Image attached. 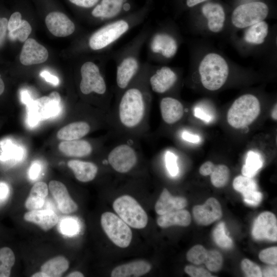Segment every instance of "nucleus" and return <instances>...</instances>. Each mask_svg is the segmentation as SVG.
Instances as JSON below:
<instances>
[{
    "mask_svg": "<svg viewBox=\"0 0 277 277\" xmlns=\"http://www.w3.org/2000/svg\"><path fill=\"white\" fill-rule=\"evenodd\" d=\"M152 30L149 25H145L129 42L113 53L116 84L119 90H124L140 72L142 64L141 52Z\"/></svg>",
    "mask_w": 277,
    "mask_h": 277,
    "instance_id": "f257e3e1",
    "label": "nucleus"
},
{
    "mask_svg": "<svg viewBox=\"0 0 277 277\" xmlns=\"http://www.w3.org/2000/svg\"><path fill=\"white\" fill-rule=\"evenodd\" d=\"M146 44L147 55L151 61L164 62L176 54L179 48L177 34L170 26H161L152 30Z\"/></svg>",
    "mask_w": 277,
    "mask_h": 277,
    "instance_id": "f03ea898",
    "label": "nucleus"
},
{
    "mask_svg": "<svg viewBox=\"0 0 277 277\" xmlns=\"http://www.w3.org/2000/svg\"><path fill=\"white\" fill-rule=\"evenodd\" d=\"M198 70L203 87L209 91H216L226 83L229 67L223 56L216 52H209L201 60Z\"/></svg>",
    "mask_w": 277,
    "mask_h": 277,
    "instance_id": "7ed1b4c3",
    "label": "nucleus"
},
{
    "mask_svg": "<svg viewBox=\"0 0 277 277\" xmlns=\"http://www.w3.org/2000/svg\"><path fill=\"white\" fill-rule=\"evenodd\" d=\"M260 110V102L255 96L244 94L236 98L228 110V123L236 129L246 127L258 117Z\"/></svg>",
    "mask_w": 277,
    "mask_h": 277,
    "instance_id": "20e7f679",
    "label": "nucleus"
},
{
    "mask_svg": "<svg viewBox=\"0 0 277 277\" xmlns=\"http://www.w3.org/2000/svg\"><path fill=\"white\" fill-rule=\"evenodd\" d=\"M113 208L118 216L129 226L143 229L148 223V216L140 204L133 197L124 195L113 203Z\"/></svg>",
    "mask_w": 277,
    "mask_h": 277,
    "instance_id": "39448f33",
    "label": "nucleus"
},
{
    "mask_svg": "<svg viewBox=\"0 0 277 277\" xmlns=\"http://www.w3.org/2000/svg\"><path fill=\"white\" fill-rule=\"evenodd\" d=\"M269 13V8L262 2H252L241 4L233 11L231 21L238 29L246 28L264 21Z\"/></svg>",
    "mask_w": 277,
    "mask_h": 277,
    "instance_id": "423d86ee",
    "label": "nucleus"
},
{
    "mask_svg": "<svg viewBox=\"0 0 277 277\" xmlns=\"http://www.w3.org/2000/svg\"><path fill=\"white\" fill-rule=\"evenodd\" d=\"M135 10L133 0H100L92 8L91 16L104 24L127 15Z\"/></svg>",
    "mask_w": 277,
    "mask_h": 277,
    "instance_id": "0eeeda50",
    "label": "nucleus"
},
{
    "mask_svg": "<svg viewBox=\"0 0 277 277\" xmlns=\"http://www.w3.org/2000/svg\"><path fill=\"white\" fill-rule=\"evenodd\" d=\"M61 101L60 95L56 91L51 92L48 96L33 100L27 106L29 124L35 126L40 121L57 115L61 110Z\"/></svg>",
    "mask_w": 277,
    "mask_h": 277,
    "instance_id": "6e6552de",
    "label": "nucleus"
},
{
    "mask_svg": "<svg viewBox=\"0 0 277 277\" xmlns=\"http://www.w3.org/2000/svg\"><path fill=\"white\" fill-rule=\"evenodd\" d=\"M80 89L82 93L89 95L94 93L104 95L107 91V85L101 68L91 61L84 62L80 67Z\"/></svg>",
    "mask_w": 277,
    "mask_h": 277,
    "instance_id": "1a4fd4ad",
    "label": "nucleus"
},
{
    "mask_svg": "<svg viewBox=\"0 0 277 277\" xmlns=\"http://www.w3.org/2000/svg\"><path fill=\"white\" fill-rule=\"evenodd\" d=\"M101 223L107 236L115 245L126 248L130 245L132 231L118 216L110 212H104L101 216Z\"/></svg>",
    "mask_w": 277,
    "mask_h": 277,
    "instance_id": "9d476101",
    "label": "nucleus"
},
{
    "mask_svg": "<svg viewBox=\"0 0 277 277\" xmlns=\"http://www.w3.org/2000/svg\"><path fill=\"white\" fill-rule=\"evenodd\" d=\"M177 78L176 72L171 67L151 65L148 77V85L153 92L164 93L174 86Z\"/></svg>",
    "mask_w": 277,
    "mask_h": 277,
    "instance_id": "9b49d317",
    "label": "nucleus"
},
{
    "mask_svg": "<svg viewBox=\"0 0 277 277\" xmlns=\"http://www.w3.org/2000/svg\"><path fill=\"white\" fill-rule=\"evenodd\" d=\"M108 161L116 171L124 173L133 168L137 162L134 150L127 144H121L113 148L109 153Z\"/></svg>",
    "mask_w": 277,
    "mask_h": 277,
    "instance_id": "f8f14e48",
    "label": "nucleus"
},
{
    "mask_svg": "<svg viewBox=\"0 0 277 277\" xmlns=\"http://www.w3.org/2000/svg\"><path fill=\"white\" fill-rule=\"evenodd\" d=\"M252 234L257 240L276 241L277 220L275 215L269 211L261 213L254 222Z\"/></svg>",
    "mask_w": 277,
    "mask_h": 277,
    "instance_id": "ddd939ff",
    "label": "nucleus"
},
{
    "mask_svg": "<svg viewBox=\"0 0 277 277\" xmlns=\"http://www.w3.org/2000/svg\"><path fill=\"white\" fill-rule=\"evenodd\" d=\"M192 213L197 223L205 226L219 220L222 216L221 204L214 197L209 198L203 205L195 206Z\"/></svg>",
    "mask_w": 277,
    "mask_h": 277,
    "instance_id": "4468645a",
    "label": "nucleus"
},
{
    "mask_svg": "<svg viewBox=\"0 0 277 277\" xmlns=\"http://www.w3.org/2000/svg\"><path fill=\"white\" fill-rule=\"evenodd\" d=\"M45 23L49 31L57 37H66L73 34L76 29L74 23L64 13L53 11L48 14Z\"/></svg>",
    "mask_w": 277,
    "mask_h": 277,
    "instance_id": "2eb2a0df",
    "label": "nucleus"
},
{
    "mask_svg": "<svg viewBox=\"0 0 277 277\" xmlns=\"http://www.w3.org/2000/svg\"><path fill=\"white\" fill-rule=\"evenodd\" d=\"M48 57V52L43 45L32 38H28L22 47L19 56L21 63L25 66L45 62Z\"/></svg>",
    "mask_w": 277,
    "mask_h": 277,
    "instance_id": "dca6fc26",
    "label": "nucleus"
},
{
    "mask_svg": "<svg viewBox=\"0 0 277 277\" xmlns=\"http://www.w3.org/2000/svg\"><path fill=\"white\" fill-rule=\"evenodd\" d=\"M202 12L206 19L208 30L214 33L221 32L225 26L226 14L223 7L216 3H207L202 7Z\"/></svg>",
    "mask_w": 277,
    "mask_h": 277,
    "instance_id": "f3484780",
    "label": "nucleus"
},
{
    "mask_svg": "<svg viewBox=\"0 0 277 277\" xmlns=\"http://www.w3.org/2000/svg\"><path fill=\"white\" fill-rule=\"evenodd\" d=\"M49 189L63 213H72L77 210V205L72 199L63 183L57 181H51L49 183Z\"/></svg>",
    "mask_w": 277,
    "mask_h": 277,
    "instance_id": "a211bd4d",
    "label": "nucleus"
},
{
    "mask_svg": "<svg viewBox=\"0 0 277 277\" xmlns=\"http://www.w3.org/2000/svg\"><path fill=\"white\" fill-rule=\"evenodd\" d=\"M160 108L163 121L168 124L175 123L184 115L183 105L180 101L172 97L163 98L160 102Z\"/></svg>",
    "mask_w": 277,
    "mask_h": 277,
    "instance_id": "6ab92c4d",
    "label": "nucleus"
},
{
    "mask_svg": "<svg viewBox=\"0 0 277 277\" xmlns=\"http://www.w3.org/2000/svg\"><path fill=\"white\" fill-rule=\"evenodd\" d=\"M187 204V200L182 196H173L164 188L155 205L156 212L162 215L170 211L182 209Z\"/></svg>",
    "mask_w": 277,
    "mask_h": 277,
    "instance_id": "aec40b11",
    "label": "nucleus"
},
{
    "mask_svg": "<svg viewBox=\"0 0 277 277\" xmlns=\"http://www.w3.org/2000/svg\"><path fill=\"white\" fill-rule=\"evenodd\" d=\"M151 265L144 260H137L116 267L112 271V277H138L149 272Z\"/></svg>",
    "mask_w": 277,
    "mask_h": 277,
    "instance_id": "412c9836",
    "label": "nucleus"
},
{
    "mask_svg": "<svg viewBox=\"0 0 277 277\" xmlns=\"http://www.w3.org/2000/svg\"><path fill=\"white\" fill-rule=\"evenodd\" d=\"M24 219L37 225L45 231L51 229L58 221L57 214L50 210H32L24 214Z\"/></svg>",
    "mask_w": 277,
    "mask_h": 277,
    "instance_id": "4be33fe9",
    "label": "nucleus"
},
{
    "mask_svg": "<svg viewBox=\"0 0 277 277\" xmlns=\"http://www.w3.org/2000/svg\"><path fill=\"white\" fill-rule=\"evenodd\" d=\"M58 149L65 155L75 157L86 156L92 151L88 141L80 139L63 141L59 144Z\"/></svg>",
    "mask_w": 277,
    "mask_h": 277,
    "instance_id": "5701e85b",
    "label": "nucleus"
},
{
    "mask_svg": "<svg viewBox=\"0 0 277 277\" xmlns=\"http://www.w3.org/2000/svg\"><path fill=\"white\" fill-rule=\"evenodd\" d=\"M75 177L82 182H88L93 180L96 175L98 168L94 163L77 160H70L68 162Z\"/></svg>",
    "mask_w": 277,
    "mask_h": 277,
    "instance_id": "b1692460",
    "label": "nucleus"
},
{
    "mask_svg": "<svg viewBox=\"0 0 277 277\" xmlns=\"http://www.w3.org/2000/svg\"><path fill=\"white\" fill-rule=\"evenodd\" d=\"M191 217L189 212L184 209L175 210L160 215L157 219V225L163 228L173 225L188 226L191 223Z\"/></svg>",
    "mask_w": 277,
    "mask_h": 277,
    "instance_id": "393cba45",
    "label": "nucleus"
},
{
    "mask_svg": "<svg viewBox=\"0 0 277 277\" xmlns=\"http://www.w3.org/2000/svg\"><path fill=\"white\" fill-rule=\"evenodd\" d=\"M268 33L269 25L266 21H263L246 28L243 39L248 44L260 45L265 42Z\"/></svg>",
    "mask_w": 277,
    "mask_h": 277,
    "instance_id": "a878e982",
    "label": "nucleus"
},
{
    "mask_svg": "<svg viewBox=\"0 0 277 277\" xmlns=\"http://www.w3.org/2000/svg\"><path fill=\"white\" fill-rule=\"evenodd\" d=\"M90 129V126L85 122L71 123L60 129L56 136L63 141L78 140L87 134Z\"/></svg>",
    "mask_w": 277,
    "mask_h": 277,
    "instance_id": "bb28decb",
    "label": "nucleus"
},
{
    "mask_svg": "<svg viewBox=\"0 0 277 277\" xmlns=\"http://www.w3.org/2000/svg\"><path fill=\"white\" fill-rule=\"evenodd\" d=\"M48 192L46 183L43 182L36 183L31 188L25 201V207L30 210L39 209L43 206Z\"/></svg>",
    "mask_w": 277,
    "mask_h": 277,
    "instance_id": "cd10ccee",
    "label": "nucleus"
},
{
    "mask_svg": "<svg viewBox=\"0 0 277 277\" xmlns=\"http://www.w3.org/2000/svg\"><path fill=\"white\" fill-rule=\"evenodd\" d=\"M24 156L23 148L5 140L0 143V162L13 164L21 161Z\"/></svg>",
    "mask_w": 277,
    "mask_h": 277,
    "instance_id": "c85d7f7f",
    "label": "nucleus"
},
{
    "mask_svg": "<svg viewBox=\"0 0 277 277\" xmlns=\"http://www.w3.org/2000/svg\"><path fill=\"white\" fill-rule=\"evenodd\" d=\"M69 265L66 258L61 255L57 256L43 264L41 271L44 272L47 277H59L68 269Z\"/></svg>",
    "mask_w": 277,
    "mask_h": 277,
    "instance_id": "c756f323",
    "label": "nucleus"
},
{
    "mask_svg": "<svg viewBox=\"0 0 277 277\" xmlns=\"http://www.w3.org/2000/svg\"><path fill=\"white\" fill-rule=\"evenodd\" d=\"M263 166V161L260 154L249 151L247 154L245 164L242 168L243 175L253 177Z\"/></svg>",
    "mask_w": 277,
    "mask_h": 277,
    "instance_id": "7c9ffc66",
    "label": "nucleus"
},
{
    "mask_svg": "<svg viewBox=\"0 0 277 277\" xmlns=\"http://www.w3.org/2000/svg\"><path fill=\"white\" fill-rule=\"evenodd\" d=\"M15 263V255L9 247L0 249V277H8Z\"/></svg>",
    "mask_w": 277,
    "mask_h": 277,
    "instance_id": "2f4dec72",
    "label": "nucleus"
},
{
    "mask_svg": "<svg viewBox=\"0 0 277 277\" xmlns=\"http://www.w3.org/2000/svg\"><path fill=\"white\" fill-rule=\"evenodd\" d=\"M210 175L212 184L215 187L220 188L225 186L229 181L230 170L226 165H214Z\"/></svg>",
    "mask_w": 277,
    "mask_h": 277,
    "instance_id": "473e14b6",
    "label": "nucleus"
},
{
    "mask_svg": "<svg viewBox=\"0 0 277 277\" xmlns=\"http://www.w3.org/2000/svg\"><path fill=\"white\" fill-rule=\"evenodd\" d=\"M233 188L237 191L246 194L253 191L257 190V185L252 177L244 175L236 176L233 181Z\"/></svg>",
    "mask_w": 277,
    "mask_h": 277,
    "instance_id": "72a5a7b5",
    "label": "nucleus"
},
{
    "mask_svg": "<svg viewBox=\"0 0 277 277\" xmlns=\"http://www.w3.org/2000/svg\"><path fill=\"white\" fill-rule=\"evenodd\" d=\"M213 238L216 244L221 248L229 249L233 245L232 240L226 234L224 222L220 223L214 228Z\"/></svg>",
    "mask_w": 277,
    "mask_h": 277,
    "instance_id": "f704fd0d",
    "label": "nucleus"
},
{
    "mask_svg": "<svg viewBox=\"0 0 277 277\" xmlns=\"http://www.w3.org/2000/svg\"><path fill=\"white\" fill-rule=\"evenodd\" d=\"M207 252L208 251L202 245H195L188 251L186 255L187 259L195 265L205 263Z\"/></svg>",
    "mask_w": 277,
    "mask_h": 277,
    "instance_id": "c9c22d12",
    "label": "nucleus"
},
{
    "mask_svg": "<svg viewBox=\"0 0 277 277\" xmlns=\"http://www.w3.org/2000/svg\"><path fill=\"white\" fill-rule=\"evenodd\" d=\"M31 31L32 28L28 22L22 19L21 25L17 29L9 32V37L11 40L18 39L21 42H24L28 39Z\"/></svg>",
    "mask_w": 277,
    "mask_h": 277,
    "instance_id": "e433bc0d",
    "label": "nucleus"
},
{
    "mask_svg": "<svg viewBox=\"0 0 277 277\" xmlns=\"http://www.w3.org/2000/svg\"><path fill=\"white\" fill-rule=\"evenodd\" d=\"M223 261L221 253L216 250H212L208 251L205 264L209 270L217 272L221 269Z\"/></svg>",
    "mask_w": 277,
    "mask_h": 277,
    "instance_id": "4c0bfd02",
    "label": "nucleus"
},
{
    "mask_svg": "<svg viewBox=\"0 0 277 277\" xmlns=\"http://www.w3.org/2000/svg\"><path fill=\"white\" fill-rule=\"evenodd\" d=\"M241 267L247 276L261 277L263 276L260 267L247 259H244L242 261Z\"/></svg>",
    "mask_w": 277,
    "mask_h": 277,
    "instance_id": "58836bf2",
    "label": "nucleus"
},
{
    "mask_svg": "<svg viewBox=\"0 0 277 277\" xmlns=\"http://www.w3.org/2000/svg\"><path fill=\"white\" fill-rule=\"evenodd\" d=\"M259 256L262 262L275 265L277 263V247H272L264 249L260 252Z\"/></svg>",
    "mask_w": 277,
    "mask_h": 277,
    "instance_id": "ea45409f",
    "label": "nucleus"
},
{
    "mask_svg": "<svg viewBox=\"0 0 277 277\" xmlns=\"http://www.w3.org/2000/svg\"><path fill=\"white\" fill-rule=\"evenodd\" d=\"M60 230L64 234L71 235L77 232L78 225L75 220L72 219H66L61 222Z\"/></svg>",
    "mask_w": 277,
    "mask_h": 277,
    "instance_id": "a19ab883",
    "label": "nucleus"
},
{
    "mask_svg": "<svg viewBox=\"0 0 277 277\" xmlns=\"http://www.w3.org/2000/svg\"><path fill=\"white\" fill-rule=\"evenodd\" d=\"M176 156L170 151H167L165 155L166 165L168 171L172 176H175L179 172V168L177 165Z\"/></svg>",
    "mask_w": 277,
    "mask_h": 277,
    "instance_id": "79ce46f5",
    "label": "nucleus"
},
{
    "mask_svg": "<svg viewBox=\"0 0 277 277\" xmlns=\"http://www.w3.org/2000/svg\"><path fill=\"white\" fill-rule=\"evenodd\" d=\"M185 272L191 277H213V276L203 268L197 267L193 265H187Z\"/></svg>",
    "mask_w": 277,
    "mask_h": 277,
    "instance_id": "37998d69",
    "label": "nucleus"
},
{
    "mask_svg": "<svg viewBox=\"0 0 277 277\" xmlns=\"http://www.w3.org/2000/svg\"><path fill=\"white\" fill-rule=\"evenodd\" d=\"M244 202L252 206H257L261 202L263 197L262 193L257 190L243 195Z\"/></svg>",
    "mask_w": 277,
    "mask_h": 277,
    "instance_id": "c03bdc74",
    "label": "nucleus"
},
{
    "mask_svg": "<svg viewBox=\"0 0 277 277\" xmlns=\"http://www.w3.org/2000/svg\"><path fill=\"white\" fill-rule=\"evenodd\" d=\"M22 22V14L19 12H15L12 13L8 21L7 29L12 31L17 29Z\"/></svg>",
    "mask_w": 277,
    "mask_h": 277,
    "instance_id": "a18cd8bd",
    "label": "nucleus"
},
{
    "mask_svg": "<svg viewBox=\"0 0 277 277\" xmlns=\"http://www.w3.org/2000/svg\"><path fill=\"white\" fill-rule=\"evenodd\" d=\"M77 7L84 9H92L100 0H69Z\"/></svg>",
    "mask_w": 277,
    "mask_h": 277,
    "instance_id": "49530a36",
    "label": "nucleus"
},
{
    "mask_svg": "<svg viewBox=\"0 0 277 277\" xmlns=\"http://www.w3.org/2000/svg\"><path fill=\"white\" fill-rule=\"evenodd\" d=\"M8 21L5 17H0V47L2 46L5 39Z\"/></svg>",
    "mask_w": 277,
    "mask_h": 277,
    "instance_id": "de8ad7c7",
    "label": "nucleus"
},
{
    "mask_svg": "<svg viewBox=\"0 0 277 277\" xmlns=\"http://www.w3.org/2000/svg\"><path fill=\"white\" fill-rule=\"evenodd\" d=\"M41 170V166L38 162H34L32 164L29 171V175L30 178L34 180L39 175Z\"/></svg>",
    "mask_w": 277,
    "mask_h": 277,
    "instance_id": "09e8293b",
    "label": "nucleus"
},
{
    "mask_svg": "<svg viewBox=\"0 0 277 277\" xmlns=\"http://www.w3.org/2000/svg\"><path fill=\"white\" fill-rule=\"evenodd\" d=\"M40 76L43 77L45 81L54 86L59 84V79L56 76L50 74L48 71H43L40 73Z\"/></svg>",
    "mask_w": 277,
    "mask_h": 277,
    "instance_id": "8fccbe9b",
    "label": "nucleus"
},
{
    "mask_svg": "<svg viewBox=\"0 0 277 277\" xmlns=\"http://www.w3.org/2000/svg\"><path fill=\"white\" fill-rule=\"evenodd\" d=\"M215 165L210 162L207 161L204 163L200 168L199 172L200 174L204 176L209 175Z\"/></svg>",
    "mask_w": 277,
    "mask_h": 277,
    "instance_id": "3c124183",
    "label": "nucleus"
},
{
    "mask_svg": "<svg viewBox=\"0 0 277 277\" xmlns=\"http://www.w3.org/2000/svg\"><path fill=\"white\" fill-rule=\"evenodd\" d=\"M10 189L8 185L0 182V204L6 201L9 196Z\"/></svg>",
    "mask_w": 277,
    "mask_h": 277,
    "instance_id": "603ef678",
    "label": "nucleus"
},
{
    "mask_svg": "<svg viewBox=\"0 0 277 277\" xmlns=\"http://www.w3.org/2000/svg\"><path fill=\"white\" fill-rule=\"evenodd\" d=\"M183 138L189 142L196 143L200 141V137L197 135H193L187 132H184L182 134Z\"/></svg>",
    "mask_w": 277,
    "mask_h": 277,
    "instance_id": "864d4df0",
    "label": "nucleus"
},
{
    "mask_svg": "<svg viewBox=\"0 0 277 277\" xmlns=\"http://www.w3.org/2000/svg\"><path fill=\"white\" fill-rule=\"evenodd\" d=\"M194 115L206 122H209L211 119L209 115H207L202 109L199 108H196L194 109Z\"/></svg>",
    "mask_w": 277,
    "mask_h": 277,
    "instance_id": "5fc2aeb1",
    "label": "nucleus"
},
{
    "mask_svg": "<svg viewBox=\"0 0 277 277\" xmlns=\"http://www.w3.org/2000/svg\"><path fill=\"white\" fill-rule=\"evenodd\" d=\"M21 98L22 102L26 106L28 105L33 101L28 92L26 90L22 91L21 92Z\"/></svg>",
    "mask_w": 277,
    "mask_h": 277,
    "instance_id": "6e6d98bb",
    "label": "nucleus"
},
{
    "mask_svg": "<svg viewBox=\"0 0 277 277\" xmlns=\"http://www.w3.org/2000/svg\"><path fill=\"white\" fill-rule=\"evenodd\" d=\"M264 276H276V267H269L264 270L262 273Z\"/></svg>",
    "mask_w": 277,
    "mask_h": 277,
    "instance_id": "4d7b16f0",
    "label": "nucleus"
},
{
    "mask_svg": "<svg viewBox=\"0 0 277 277\" xmlns=\"http://www.w3.org/2000/svg\"><path fill=\"white\" fill-rule=\"evenodd\" d=\"M208 1L209 0H186V5L188 7L191 8Z\"/></svg>",
    "mask_w": 277,
    "mask_h": 277,
    "instance_id": "13d9d810",
    "label": "nucleus"
},
{
    "mask_svg": "<svg viewBox=\"0 0 277 277\" xmlns=\"http://www.w3.org/2000/svg\"><path fill=\"white\" fill-rule=\"evenodd\" d=\"M68 277H83L84 276V274L78 271H75L74 272H72L70 273H69L68 275H67Z\"/></svg>",
    "mask_w": 277,
    "mask_h": 277,
    "instance_id": "bf43d9fd",
    "label": "nucleus"
},
{
    "mask_svg": "<svg viewBox=\"0 0 277 277\" xmlns=\"http://www.w3.org/2000/svg\"><path fill=\"white\" fill-rule=\"evenodd\" d=\"M277 106H276V104H275V105H274V107L272 111V112H271V116L272 117V118L274 120H277V114H276V111H277Z\"/></svg>",
    "mask_w": 277,
    "mask_h": 277,
    "instance_id": "052dcab7",
    "label": "nucleus"
},
{
    "mask_svg": "<svg viewBox=\"0 0 277 277\" xmlns=\"http://www.w3.org/2000/svg\"><path fill=\"white\" fill-rule=\"evenodd\" d=\"M32 277H47V275L43 272L39 271L34 273Z\"/></svg>",
    "mask_w": 277,
    "mask_h": 277,
    "instance_id": "680f3d73",
    "label": "nucleus"
},
{
    "mask_svg": "<svg viewBox=\"0 0 277 277\" xmlns=\"http://www.w3.org/2000/svg\"><path fill=\"white\" fill-rule=\"evenodd\" d=\"M5 89V84L3 81V80L1 78L0 76V95H1Z\"/></svg>",
    "mask_w": 277,
    "mask_h": 277,
    "instance_id": "e2e57ef3",
    "label": "nucleus"
}]
</instances>
